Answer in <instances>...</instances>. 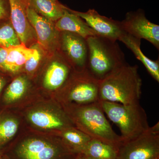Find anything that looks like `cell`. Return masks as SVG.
<instances>
[{"label":"cell","instance_id":"6da1fadb","mask_svg":"<svg viewBox=\"0 0 159 159\" xmlns=\"http://www.w3.org/2000/svg\"><path fill=\"white\" fill-rule=\"evenodd\" d=\"M17 159H76L74 153L57 135L38 132L25 127L14 141Z\"/></svg>","mask_w":159,"mask_h":159},{"label":"cell","instance_id":"7a4b0ae2","mask_svg":"<svg viewBox=\"0 0 159 159\" xmlns=\"http://www.w3.org/2000/svg\"><path fill=\"white\" fill-rule=\"evenodd\" d=\"M76 128L92 139L119 148L122 141L107 121L99 101L86 104L62 105Z\"/></svg>","mask_w":159,"mask_h":159},{"label":"cell","instance_id":"3957f363","mask_svg":"<svg viewBox=\"0 0 159 159\" xmlns=\"http://www.w3.org/2000/svg\"><path fill=\"white\" fill-rule=\"evenodd\" d=\"M142 80L138 66L125 63L99 82V100L125 105L140 103Z\"/></svg>","mask_w":159,"mask_h":159},{"label":"cell","instance_id":"277c9868","mask_svg":"<svg viewBox=\"0 0 159 159\" xmlns=\"http://www.w3.org/2000/svg\"><path fill=\"white\" fill-rule=\"evenodd\" d=\"M19 112L26 128L38 132L56 135L75 127L62 106L54 98L43 97Z\"/></svg>","mask_w":159,"mask_h":159},{"label":"cell","instance_id":"5b68a950","mask_svg":"<svg viewBox=\"0 0 159 159\" xmlns=\"http://www.w3.org/2000/svg\"><path fill=\"white\" fill-rule=\"evenodd\" d=\"M88 56L86 70L101 81L126 63L125 55L116 41L96 35L86 39Z\"/></svg>","mask_w":159,"mask_h":159},{"label":"cell","instance_id":"8992f818","mask_svg":"<svg viewBox=\"0 0 159 159\" xmlns=\"http://www.w3.org/2000/svg\"><path fill=\"white\" fill-rule=\"evenodd\" d=\"M104 112L119 127L123 142L139 136L149 128L147 115L139 104L125 105L99 100Z\"/></svg>","mask_w":159,"mask_h":159},{"label":"cell","instance_id":"52a82bcc","mask_svg":"<svg viewBox=\"0 0 159 159\" xmlns=\"http://www.w3.org/2000/svg\"><path fill=\"white\" fill-rule=\"evenodd\" d=\"M99 81L87 70L72 72L66 82L53 98L61 105L86 104L99 100Z\"/></svg>","mask_w":159,"mask_h":159},{"label":"cell","instance_id":"ba28073f","mask_svg":"<svg viewBox=\"0 0 159 159\" xmlns=\"http://www.w3.org/2000/svg\"><path fill=\"white\" fill-rule=\"evenodd\" d=\"M31 80L22 73L16 76L7 84L0 97L3 110L19 111L45 97L38 88H34L32 86Z\"/></svg>","mask_w":159,"mask_h":159},{"label":"cell","instance_id":"9c48e42d","mask_svg":"<svg viewBox=\"0 0 159 159\" xmlns=\"http://www.w3.org/2000/svg\"><path fill=\"white\" fill-rule=\"evenodd\" d=\"M118 159H159V123L136 138L123 142Z\"/></svg>","mask_w":159,"mask_h":159},{"label":"cell","instance_id":"30bf717a","mask_svg":"<svg viewBox=\"0 0 159 159\" xmlns=\"http://www.w3.org/2000/svg\"><path fill=\"white\" fill-rule=\"evenodd\" d=\"M120 23L125 33L139 39L146 40L159 50V26L149 21L143 10L127 12Z\"/></svg>","mask_w":159,"mask_h":159},{"label":"cell","instance_id":"8fae6325","mask_svg":"<svg viewBox=\"0 0 159 159\" xmlns=\"http://www.w3.org/2000/svg\"><path fill=\"white\" fill-rule=\"evenodd\" d=\"M74 70L63 57L51 61L42 76L39 89L41 93L46 98H53L64 85Z\"/></svg>","mask_w":159,"mask_h":159},{"label":"cell","instance_id":"7c38bea8","mask_svg":"<svg viewBox=\"0 0 159 159\" xmlns=\"http://www.w3.org/2000/svg\"><path fill=\"white\" fill-rule=\"evenodd\" d=\"M59 47L64 57L74 70H85L88 56L86 39L71 32H60Z\"/></svg>","mask_w":159,"mask_h":159},{"label":"cell","instance_id":"4fadbf2b","mask_svg":"<svg viewBox=\"0 0 159 159\" xmlns=\"http://www.w3.org/2000/svg\"><path fill=\"white\" fill-rule=\"evenodd\" d=\"M70 10L81 18L98 36L117 41L124 33L120 21L101 15L95 9H89L86 12Z\"/></svg>","mask_w":159,"mask_h":159},{"label":"cell","instance_id":"5bb4252c","mask_svg":"<svg viewBox=\"0 0 159 159\" xmlns=\"http://www.w3.org/2000/svg\"><path fill=\"white\" fill-rule=\"evenodd\" d=\"M27 16L40 45L47 49H54L59 46L60 32L54 22L38 14L29 7L27 8Z\"/></svg>","mask_w":159,"mask_h":159},{"label":"cell","instance_id":"9a60e30c","mask_svg":"<svg viewBox=\"0 0 159 159\" xmlns=\"http://www.w3.org/2000/svg\"><path fill=\"white\" fill-rule=\"evenodd\" d=\"M10 20L21 43L26 45L36 38L27 16V0H9Z\"/></svg>","mask_w":159,"mask_h":159},{"label":"cell","instance_id":"2e32d148","mask_svg":"<svg viewBox=\"0 0 159 159\" xmlns=\"http://www.w3.org/2000/svg\"><path fill=\"white\" fill-rule=\"evenodd\" d=\"M25 127L19 112L3 110L0 112V150L16 139Z\"/></svg>","mask_w":159,"mask_h":159},{"label":"cell","instance_id":"e0dca14e","mask_svg":"<svg viewBox=\"0 0 159 159\" xmlns=\"http://www.w3.org/2000/svg\"><path fill=\"white\" fill-rule=\"evenodd\" d=\"M55 26L59 32L66 31L87 39L90 36L97 35L87 23L77 15L66 8L62 17L55 22Z\"/></svg>","mask_w":159,"mask_h":159},{"label":"cell","instance_id":"ac0fdd59","mask_svg":"<svg viewBox=\"0 0 159 159\" xmlns=\"http://www.w3.org/2000/svg\"><path fill=\"white\" fill-rule=\"evenodd\" d=\"M34 52V48H29L23 43L8 48V55L4 72L9 76L14 77L20 74L25 63Z\"/></svg>","mask_w":159,"mask_h":159},{"label":"cell","instance_id":"d6986e66","mask_svg":"<svg viewBox=\"0 0 159 159\" xmlns=\"http://www.w3.org/2000/svg\"><path fill=\"white\" fill-rule=\"evenodd\" d=\"M119 41L122 42L134 54L137 59L145 66L148 73L157 82H159V61L149 59L141 49V39L124 32Z\"/></svg>","mask_w":159,"mask_h":159},{"label":"cell","instance_id":"ffe728a7","mask_svg":"<svg viewBox=\"0 0 159 159\" xmlns=\"http://www.w3.org/2000/svg\"><path fill=\"white\" fill-rule=\"evenodd\" d=\"M27 2L29 8L53 22L62 17L66 8L58 1L53 0H27Z\"/></svg>","mask_w":159,"mask_h":159},{"label":"cell","instance_id":"44dd1931","mask_svg":"<svg viewBox=\"0 0 159 159\" xmlns=\"http://www.w3.org/2000/svg\"><path fill=\"white\" fill-rule=\"evenodd\" d=\"M74 153H82L92 138L76 127L64 129L56 135Z\"/></svg>","mask_w":159,"mask_h":159},{"label":"cell","instance_id":"7402d4cb","mask_svg":"<svg viewBox=\"0 0 159 159\" xmlns=\"http://www.w3.org/2000/svg\"><path fill=\"white\" fill-rule=\"evenodd\" d=\"M118 148L92 139L80 154L84 159H118Z\"/></svg>","mask_w":159,"mask_h":159},{"label":"cell","instance_id":"603a6c76","mask_svg":"<svg viewBox=\"0 0 159 159\" xmlns=\"http://www.w3.org/2000/svg\"><path fill=\"white\" fill-rule=\"evenodd\" d=\"M9 21V19L0 20V47L6 48L21 44L17 33Z\"/></svg>","mask_w":159,"mask_h":159},{"label":"cell","instance_id":"cb8c5ba5","mask_svg":"<svg viewBox=\"0 0 159 159\" xmlns=\"http://www.w3.org/2000/svg\"><path fill=\"white\" fill-rule=\"evenodd\" d=\"M34 49V53L25 63L23 70V73L31 79L34 78L37 72L42 58L41 53L39 50L36 48Z\"/></svg>","mask_w":159,"mask_h":159},{"label":"cell","instance_id":"d4e9b609","mask_svg":"<svg viewBox=\"0 0 159 159\" xmlns=\"http://www.w3.org/2000/svg\"><path fill=\"white\" fill-rule=\"evenodd\" d=\"M9 0H0V20L9 19Z\"/></svg>","mask_w":159,"mask_h":159},{"label":"cell","instance_id":"484cf974","mask_svg":"<svg viewBox=\"0 0 159 159\" xmlns=\"http://www.w3.org/2000/svg\"><path fill=\"white\" fill-rule=\"evenodd\" d=\"M9 75L0 69V97L9 80Z\"/></svg>","mask_w":159,"mask_h":159},{"label":"cell","instance_id":"4316f807","mask_svg":"<svg viewBox=\"0 0 159 159\" xmlns=\"http://www.w3.org/2000/svg\"><path fill=\"white\" fill-rule=\"evenodd\" d=\"M7 55H8V48L0 47V69L3 72L6 65Z\"/></svg>","mask_w":159,"mask_h":159},{"label":"cell","instance_id":"83f0119b","mask_svg":"<svg viewBox=\"0 0 159 159\" xmlns=\"http://www.w3.org/2000/svg\"><path fill=\"white\" fill-rule=\"evenodd\" d=\"M76 159H84V158L83 157H82V156L80 154H78V155H77V158H76Z\"/></svg>","mask_w":159,"mask_h":159},{"label":"cell","instance_id":"f1b7e54d","mask_svg":"<svg viewBox=\"0 0 159 159\" xmlns=\"http://www.w3.org/2000/svg\"><path fill=\"white\" fill-rule=\"evenodd\" d=\"M0 159H6L5 158L3 157H1V156H0Z\"/></svg>","mask_w":159,"mask_h":159},{"label":"cell","instance_id":"f546056e","mask_svg":"<svg viewBox=\"0 0 159 159\" xmlns=\"http://www.w3.org/2000/svg\"><path fill=\"white\" fill-rule=\"evenodd\" d=\"M53 1H58V0H53Z\"/></svg>","mask_w":159,"mask_h":159}]
</instances>
